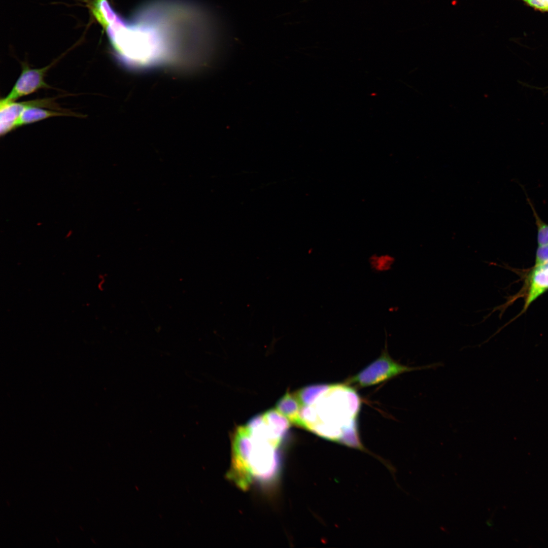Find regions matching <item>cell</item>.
I'll return each mask as SVG.
<instances>
[{
	"label": "cell",
	"instance_id": "obj_10",
	"mask_svg": "<svg viewBox=\"0 0 548 548\" xmlns=\"http://www.w3.org/2000/svg\"><path fill=\"white\" fill-rule=\"evenodd\" d=\"M90 8L97 21L105 28L120 17L106 0L93 2Z\"/></svg>",
	"mask_w": 548,
	"mask_h": 548
},
{
	"label": "cell",
	"instance_id": "obj_8",
	"mask_svg": "<svg viewBox=\"0 0 548 548\" xmlns=\"http://www.w3.org/2000/svg\"><path fill=\"white\" fill-rule=\"evenodd\" d=\"M548 289V262L535 266L530 276L528 293L524 306L529 305L542 293Z\"/></svg>",
	"mask_w": 548,
	"mask_h": 548
},
{
	"label": "cell",
	"instance_id": "obj_6",
	"mask_svg": "<svg viewBox=\"0 0 548 548\" xmlns=\"http://www.w3.org/2000/svg\"><path fill=\"white\" fill-rule=\"evenodd\" d=\"M54 98H45L26 101V107L17 123V128L57 116L82 117L70 111H62Z\"/></svg>",
	"mask_w": 548,
	"mask_h": 548
},
{
	"label": "cell",
	"instance_id": "obj_2",
	"mask_svg": "<svg viewBox=\"0 0 548 548\" xmlns=\"http://www.w3.org/2000/svg\"><path fill=\"white\" fill-rule=\"evenodd\" d=\"M359 398L349 386L329 385L310 405L300 406L299 427L324 438L344 442L356 428Z\"/></svg>",
	"mask_w": 548,
	"mask_h": 548
},
{
	"label": "cell",
	"instance_id": "obj_3",
	"mask_svg": "<svg viewBox=\"0 0 548 548\" xmlns=\"http://www.w3.org/2000/svg\"><path fill=\"white\" fill-rule=\"evenodd\" d=\"M278 447L251 433L245 425L237 427L232 440V458L228 477L243 489L254 481L273 478L279 465Z\"/></svg>",
	"mask_w": 548,
	"mask_h": 548
},
{
	"label": "cell",
	"instance_id": "obj_1",
	"mask_svg": "<svg viewBox=\"0 0 548 548\" xmlns=\"http://www.w3.org/2000/svg\"><path fill=\"white\" fill-rule=\"evenodd\" d=\"M107 32L117 58L127 68L146 70L173 62L168 30L141 8L129 21L110 27Z\"/></svg>",
	"mask_w": 548,
	"mask_h": 548
},
{
	"label": "cell",
	"instance_id": "obj_11",
	"mask_svg": "<svg viewBox=\"0 0 548 548\" xmlns=\"http://www.w3.org/2000/svg\"><path fill=\"white\" fill-rule=\"evenodd\" d=\"M537 227V241L539 246L548 245V224L543 223L538 217L533 207L531 205Z\"/></svg>",
	"mask_w": 548,
	"mask_h": 548
},
{
	"label": "cell",
	"instance_id": "obj_9",
	"mask_svg": "<svg viewBox=\"0 0 548 548\" xmlns=\"http://www.w3.org/2000/svg\"><path fill=\"white\" fill-rule=\"evenodd\" d=\"M276 408L290 423L299 426L300 405L294 393L287 392L277 401Z\"/></svg>",
	"mask_w": 548,
	"mask_h": 548
},
{
	"label": "cell",
	"instance_id": "obj_13",
	"mask_svg": "<svg viewBox=\"0 0 548 548\" xmlns=\"http://www.w3.org/2000/svg\"><path fill=\"white\" fill-rule=\"evenodd\" d=\"M532 8L543 12H548V0H521Z\"/></svg>",
	"mask_w": 548,
	"mask_h": 548
},
{
	"label": "cell",
	"instance_id": "obj_5",
	"mask_svg": "<svg viewBox=\"0 0 548 548\" xmlns=\"http://www.w3.org/2000/svg\"><path fill=\"white\" fill-rule=\"evenodd\" d=\"M55 62L40 68H31L25 63H21V74L8 95L0 101L5 102L15 101L24 96L31 94L41 89L51 88L45 80L48 70Z\"/></svg>",
	"mask_w": 548,
	"mask_h": 548
},
{
	"label": "cell",
	"instance_id": "obj_14",
	"mask_svg": "<svg viewBox=\"0 0 548 548\" xmlns=\"http://www.w3.org/2000/svg\"><path fill=\"white\" fill-rule=\"evenodd\" d=\"M97 1H102V0H97Z\"/></svg>",
	"mask_w": 548,
	"mask_h": 548
},
{
	"label": "cell",
	"instance_id": "obj_7",
	"mask_svg": "<svg viewBox=\"0 0 548 548\" xmlns=\"http://www.w3.org/2000/svg\"><path fill=\"white\" fill-rule=\"evenodd\" d=\"M25 107V101L5 102L0 101V134L2 136L17 128L19 119Z\"/></svg>",
	"mask_w": 548,
	"mask_h": 548
},
{
	"label": "cell",
	"instance_id": "obj_4",
	"mask_svg": "<svg viewBox=\"0 0 548 548\" xmlns=\"http://www.w3.org/2000/svg\"><path fill=\"white\" fill-rule=\"evenodd\" d=\"M441 364L439 363L420 366H408L394 360L387 349L369 365L357 374L348 379L345 384L349 386L363 388L374 385L393 378L404 372L434 368Z\"/></svg>",
	"mask_w": 548,
	"mask_h": 548
},
{
	"label": "cell",
	"instance_id": "obj_12",
	"mask_svg": "<svg viewBox=\"0 0 548 548\" xmlns=\"http://www.w3.org/2000/svg\"><path fill=\"white\" fill-rule=\"evenodd\" d=\"M548 262V245L539 246L536 256L535 266Z\"/></svg>",
	"mask_w": 548,
	"mask_h": 548
}]
</instances>
